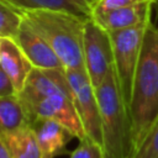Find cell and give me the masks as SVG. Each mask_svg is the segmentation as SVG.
Instances as JSON below:
<instances>
[{"instance_id":"6da1fadb","label":"cell","mask_w":158,"mask_h":158,"mask_svg":"<svg viewBox=\"0 0 158 158\" xmlns=\"http://www.w3.org/2000/svg\"><path fill=\"white\" fill-rule=\"evenodd\" d=\"M19 96L28 110L31 123L37 120H56L65 125L79 141L88 137L64 68H33Z\"/></svg>"},{"instance_id":"7a4b0ae2","label":"cell","mask_w":158,"mask_h":158,"mask_svg":"<svg viewBox=\"0 0 158 158\" xmlns=\"http://www.w3.org/2000/svg\"><path fill=\"white\" fill-rule=\"evenodd\" d=\"M128 111L135 149L158 116V14L144 33Z\"/></svg>"},{"instance_id":"3957f363","label":"cell","mask_w":158,"mask_h":158,"mask_svg":"<svg viewBox=\"0 0 158 158\" xmlns=\"http://www.w3.org/2000/svg\"><path fill=\"white\" fill-rule=\"evenodd\" d=\"M17 12L48 42L64 69H84L83 41L85 22L89 17L54 9Z\"/></svg>"},{"instance_id":"277c9868","label":"cell","mask_w":158,"mask_h":158,"mask_svg":"<svg viewBox=\"0 0 158 158\" xmlns=\"http://www.w3.org/2000/svg\"><path fill=\"white\" fill-rule=\"evenodd\" d=\"M95 90L100 107L105 158H130L133 149L131 117L114 67Z\"/></svg>"},{"instance_id":"5b68a950","label":"cell","mask_w":158,"mask_h":158,"mask_svg":"<svg viewBox=\"0 0 158 158\" xmlns=\"http://www.w3.org/2000/svg\"><path fill=\"white\" fill-rule=\"evenodd\" d=\"M149 23L109 32L112 43L114 70L127 107H130L133 79L141 56L144 33Z\"/></svg>"},{"instance_id":"8992f818","label":"cell","mask_w":158,"mask_h":158,"mask_svg":"<svg viewBox=\"0 0 158 158\" xmlns=\"http://www.w3.org/2000/svg\"><path fill=\"white\" fill-rule=\"evenodd\" d=\"M83 56L84 69L94 88H98L114 67V53L109 31L93 17L85 22Z\"/></svg>"},{"instance_id":"52a82bcc","label":"cell","mask_w":158,"mask_h":158,"mask_svg":"<svg viewBox=\"0 0 158 158\" xmlns=\"http://www.w3.org/2000/svg\"><path fill=\"white\" fill-rule=\"evenodd\" d=\"M65 74L86 136L102 144L100 107L94 85L91 84L85 69H65Z\"/></svg>"},{"instance_id":"ba28073f","label":"cell","mask_w":158,"mask_h":158,"mask_svg":"<svg viewBox=\"0 0 158 158\" xmlns=\"http://www.w3.org/2000/svg\"><path fill=\"white\" fill-rule=\"evenodd\" d=\"M14 41L21 48V51L31 62L33 68L37 69L63 68L60 59L57 57V54L48 44V42L22 16H21V23L14 37Z\"/></svg>"},{"instance_id":"9c48e42d","label":"cell","mask_w":158,"mask_h":158,"mask_svg":"<svg viewBox=\"0 0 158 158\" xmlns=\"http://www.w3.org/2000/svg\"><path fill=\"white\" fill-rule=\"evenodd\" d=\"M154 6L152 1H143L106 11H93L91 17L106 31L112 32L149 23Z\"/></svg>"},{"instance_id":"30bf717a","label":"cell","mask_w":158,"mask_h":158,"mask_svg":"<svg viewBox=\"0 0 158 158\" xmlns=\"http://www.w3.org/2000/svg\"><path fill=\"white\" fill-rule=\"evenodd\" d=\"M41 158H56L68 153L67 144L75 138L74 133L56 120H37L32 123Z\"/></svg>"},{"instance_id":"8fae6325","label":"cell","mask_w":158,"mask_h":158,"mask_svg":"<svg viewBox=\"0 0 158 158\" xmlns=\"http://www.w3.org/2000/svg\"><path fill=\"white\" fill-rule=\"evenodd\" d=\"M0 67L19 94L33 69V65L12 38H0Z\"/></svg>"},{"instance_id":"7c38bea8","label":"cell","mask_w":158,"mask_h":158,"mask_svg":"<svg viewBox=\"0 0 158 158\" xmlns=\"http://www.w3.org/2000/svg\"><path fill=\"white\" fill-rule=\"evenodd\" d=\"M28 126H32L31 117L19 94L0 96V133L14 132Z\"/></svg>"},{"instance_id":"4fadbf2b","label":"cell","mask_w":158,"mask_h":158,"mask_svg":"<svg viewBox=\"0 0 158 158\" xmlns=\"http://www.w3.org/2000/svg\"><path fill=\"white\" fill-rule=\"evenodd\" d=\"M1 135L10 149L11 158H41V152L32 126Z\"/></svg>"},{"instance_id":"5bb4252c","label":"cell","mask_w":158,"mask_h":158,"mask_svg":"<svg viewBox=\"0 0 158 158\" xmlns=\"http://www.w3.org/2000/svg\"><path fill=\"white\" fill-rule=\"evenodd\" d=\"M16 11L33 10V9H54L68 11L79 16L91 17V11L86 10L74 0H1Z\"/></svg>"},{"instance_id":"9a60e30c","label":"cell","mask_w":158,"mask_h":158,"mask_svg":"<svg viewBox=\"0 0 158 158\" xmlns=\"http://www.w3.org/2000/svg\"><path fill=\"white\" fill-rule=\"evenodd\" d=\"M130 158H158V116L151 123Z\"/></svg>"},{"instance_id":"2e32d148","label":"cell","mask_w":158,"mask_h":158,"mask_svg":"<svg viewBox=\"0 0 158 158\" xmlns=\"http://www.w3.org/2000/svg\"><path fill=\"white\" fill-rule=\"evenodd\" d=\"M21 23V15L0 0V38L15 37Z\"/></svg>"},{"instance_id":"e0dca14e","label":"cell","mask_w":158,"mask_h":158,"mask_svg":"<svg viewBox=\"0 0 158 158\" xmlns=\"http://www.w3.org/2000/svg\"><path fill=\"white\" fill-rule=\"evenodd\" d=\"M69 158H105V151L102 144L86 137L79 141V144L70 153Z\"/></svg>"},{"instance_id":"ac0fdd59","label":"cell","mask_w":158,"mask_h":158,"mask_svg":"<svg viewBox=\"0 0 158 158\" xmlns=\"http://www.w3.org/2000/svg\"><path fill=\"white\" fill-rule=\"evenodd\" d=\"M143 1H152L154 4L157 2V0H96L91 6V12L93 11L112 10V9H117V7L133 5L137 2H143Z\"/></svg>"},{"instance_id":"d6986e66","label":"cell","mask_w":158,"mask_h":158,"mask_svg":"<svg viewBox=\"0 0 158 158\" xmlns=\"http://www.w3.org/2000/svg\"><path fill=\"white\" fill-rule=\"evenodd\" d=\"M15 93L16 91H15V88H14L11 80L9 79V77L6 75V73L0 67V96L15 94Z\"/></svg>"},{"instance_id":"ffe728a7","label":"cell","mask_w":158,"mask_h":158,"mask_svg":"<svg viewBox=\"0 0 158 158\" xmlns=\"http://www.w3.org/2000/svg\"><path fill=\"white\" fill-rule=\"evenodd\" d=\"M0 158H11V153L10 149L2 137V135L0 133Z\"/></svg>"},{"instance_id":"44dd1931","label":"cell","mask_w":158,"mask_h":158,"mask_svg":"<svg viewBox=\"0 0 158 158\" xmlns=\"http://www.w3.org/2000/svg\"><path fill=\"white\" fill-rule=\"evenodd\" d=\"M75 2H78L79 5H81L83 7H85L86 10L91 11V1L90 0H74Z\"/></svg>"},{"instance_id":"7402d4cb","label":"cell","mask_w":158,"mask_h":158,"mask_svg":"<svg viewBox=\"0 0 158 158\" xmlns=\"http://www.w3.org/2000/svg\"><path fill=\"white\" fill-rule=\"evenodd\" d=\"M90 1H91V6H93V4H94V2L96 1V0H90Z\"/></svg>"},{"instance_id":"603a6c76","label":"cell","mask_w":158,"mask_h":158,"mask_svg":"<svg viewBox=\"0 0 158 158\" xmlns=\"http://www.w3.org/2000/svg\"><path fill=\"white\" fill-rule=\"evenodd\" d=\"M156 6H158V0H157V2H156Z\"/></svg>"}]
</instances>
